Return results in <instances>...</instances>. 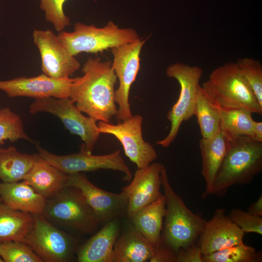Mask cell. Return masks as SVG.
<instances>
[{
    "instance_id": "cell-1",
    "label": "cell",
    "mask_w": 262,
    "mask_h": 262,
    "mask_svg": "<svg viewBox=\"0 0 262 262\" xmlns=\"http://www.w3.org/2000/svg\"><path fill=\"white\" fill-rule=\"evenodd\" d=\"M82 71V76L73 78L69 98L89 117L97 121L110 123L117 113L115 100L117 79L112 62L90 57Z\"/></svg>"
},
{
    "instance_id": "cell-2",
    "label": "cell",
    "mask_w": 262,
    "mask_h": 262,
    "mask_svg": "<svg viewBox=\"0 0 262 262\" xmlns=\"http://www.w3.org/2000/svg\"><path fill=\"white\" fill-rule=\"evenodd\" d=\"M262 171V142L248 136L230 140L215 177L211 195L222 197L233 185L252 182Z\"/></svg>"
},
{
    "instance_id": "cell-3",
    "label": "cell",
    "mask_w": 262,
    "mask_h": 262,
    "mask_svg": "<svg viewBox=\"0 0 262 262\" xmlns=\"http://www.w3.org/2000/svg\"><path fill=\"white\" fill-rule=\"evenodd\" d=\"M161 179L166 206L161 241L176 254L180 248L197 243L206 221L201 213L189 209L174 190L163 164Z\"/></svg>"
},
{
    "instance_id": "cell-4",
    "label": "cell",
    "mask_w": 262,
    "mask_h": 262,
    "mask_svg": "<svg viewBox=\"0 0 262 262\" xmlns=\"http://www.w3.org/2000/svg\"><path fill=\"white\" fill-rule=\"evenodd\" d=\"M201 87L209 103L216 109H243L262 114V107L236 63L214 69Z\"/></svg>"
},
{
    "instance_id": "cell-5",
    "label": "cell",
    "mask_w": 262,
    "mask_h": 262,
    "mask_svg": "<svg viewBox=\"0 0 262 262\" xmlns=\"http://www.w3.org/2000/svg\"><path fill=\"white\" fill-rule=\"evenodd\" d=\"M41 214L52 225L66 232L90 234L100 224L82 192L71 186L48 199Z\"/></svg>"
},
{
    "instance_id": "cell-6",
    "label": "cell",
    "mask_w": 262,
    "mask_h": 262,
    "mask_svg": "<svg viewBox=\"0 0 262 262\" xmlns=\"http://www.w3.org/2000/svg\"><path fill=\"white\" fill-rule=\"evenodd\" d=\"M57 36L62 45L74 56L82 52H101L139 38L134 29L120 28L112 21L101 28L77 22L74 24L72 32L62 31Z\"/></svg>"
},
{
    "instance_id": "cell-7",
    "label": "cell",
    "mask_w": 262,
    "mask_h": 262,
    "mask_svg": "<svg viewBox=\"0 0 262 262\" xmlns=\"http://www.w3.org/2000/svg\"><path fill=\"white\" fill-rule=\"evenodd\" d=\"M202 73V69L198 66L180 63L172 64L167 68V76L178 82L180 92L177 102L167 115L171 125L169 133L164 138L157 141V145L168 147L177 137L182 123L194 115Z\"/></svg>"
},
{
    "instance_id": "cell-8",
    "label": "cell",
    "mask_w": 262,
    "mask_h": 262,
    "mask_svg": "<svg viewBox=\"0 0 262 262\" xmlns=\"http://www.w3.org/2000/svg\"><path fill=\"white\" fill-rule=\"evenodd\" d=\"M29 112L49 113L58 117L71 133L82 140L81 150L92 153L100 134L97 121L82 115L69 98H36L30 106Z\"/></svg>"
},
{
    "instance_id": "cell-9",
    "label": "cell",
    "mask_w": 262,
    "mask_h": 262,
    "mask_svg": "<svg viewBox=\"0 0 262 262\" xmlns=\"http://www.w3.org/2000/svg\"><path fill=\"white\" fill-rule=\"evenodd\" d=\"M32 229L22 242L45 262H67L77 251V241L70 234L48 222L42 214H33Z\"/></svg>"
},
{
    "instance_id": "cell-10",
    "label": "cell",
    "mask_w": 262,
    "mask_h": 262,
    "mask_svg": "<svg viewBox=\"0 0 262 262\" xmlns=\"http://www.w3.org/2000/svg\"><path fill=\"white\" fill-rule=\"evenodd\" d=\"M146 41V39L138 38L111 49L113 56L112 66L119 81L115 93V102L118 106L116 117L118 122L132 116L129 102L130 91L140 69V53Z\"/></svg>"
},
{
    "instance_id": "cell-11",
    "label": "cell",
    "mask_w": 262,
    "mask_h": 262,
    "mask_svg": "<svg viewBox=\"0 0 262 262\" xmlns=\"http://www.w3.org/2000/svg\"><path fill=\"white\" fill-rule=\"evenodd\" d=\"M143 118L135 115L116 124L99 121L100 133L114 136L121 144L125 155L138 169L148 166L157 158L152 145L144 140L142 134Z\"/></svg>"
},
{
    "instance_id": "cell-12",
    "label": "cell",
    "mask_w": 262,
    "mask_h": 262,
    "mask_svg": "<svg viewBox=\"0 0 262 262\" xmlns=\"http://www.w3.org/2000/svg\"><path fill=\"white\" fill-rule=\"evenodd\" d=\"M36 148L41 157L67 174L100 169H112L123 173L125 174L124 180L126 181H130L132 179L130 169L118 150L101 155H94L81 150L77 153L58 155L40 146H37Z\"/></svg>"
},
{
    "instance_id": "cell-13",
    "label": "cell",
    "mask_w": 262,
    "mask_h": 262,
    "mask_svg": "<svg viewBox=\"0 0 262 262\" xmlns=\"http://www.w3.org/2000/svg\"><path fill=\"white\" fill-rule=\"evenodd\" d=\"M33 39L40 53L43 74L56 79H67L80 68V62L51 30L35 29Z\"/></svg>"
},
{
    "instance_id": "cell-14",
    "label": "cell",
    "mask_w": 262,
    "mask_h": 262,
    "mask_svg": "<svg viewBox=\"0 0 262 262\" xmlns=\"http://www.w3.org/2000/svg\"><path fill=\"white\" fill-rule=\"evenodd\" d=\"M66 185L82 192L100 224L115 219L126 210L128 197L125 191L118 194L106 191L94 185L81 172L67 174Z\"/></svg>"
},
{
    "instance_id": "cell-15",
    "label": "cell",
    "mask_w": 262,
    "mask_h": 262,
    "mask_svg": "<svg viewBox=\"0 0 262 262\" xmlns=\"http://www.w3.org/2000/svg\"><path fill=\"white\" fill-rule=\"evenodd\" d=\"M73 78L56 79L44 74L27 78L0 80V90L9 98H69Z\"/></svg>"
},
{
    "instance_id": "cell-16",
    "label": "cell",
    "mask_w": 262,
    "mask_h": 262,
    "mask_svg": "<svg viewBox=\"0 0 262 262\" xmlns=\"http://www.w3.org/2000/svg\"><path fill=\"white\" fill-rule=\"evenodd\" d=\"M162 165L154 163L137 169L130 183L123 188L128 197L126 212L129 218L155 201L162 194L160 187Z\"/></svg>"
},
{
    "instance_id": "cell-17",
    "label": "cell",
    "mask_w": 262,
    "mask_h": 262,
    "mask_svg": "<svg viewBox=\"0 0 262 262\" xmlns=\"http://www.w3.org/2000/svg\"><path fill=\"white\" fill-rule=\"evenodd\" d=\"M245 233L234 224L222 208L215 210L206 221L197 244L207 255L243 242Z\"/></svg>"
},
{
    "instance_id": "cell-18",
    "label": "cell",
    "mask_w": 262,
    "mask_h": 262,
    "mask_svg": "<svg viewBox=\"0 0 262 262\" xmlns=\"http://www.w3.org/2000/svg\"><path fill=\"white\" fill-rule=\"evenodd\" d=\"M119 231V226L115 219L106 223L100 230L78 247V262H113L114 248Z\"/></svg>"
},
{
    "instance_id": "cell-19",
    "label": "cell",
    "mask_w": 262,
    "mask_h": 262,
    "mask_svg": "<svg viewBox=\"0 0 262 262\" xmlns=\"http://www.w3.org/2000/svg\"><path fill=\"white\" fill-rule=\"evenodd\" d=\"M67 174L37 154L34 164L23 180L47 199L62 191L67 185Z\"/></svg>"
},
{
    "instance_id": "cell-20",
    "label": "cell",
    "mask_w": 262,
    "mask_h": 262,
    "mask_svg": "<svg viewBox=\"0 0 262 262\" xmlns=\"http://www.w3.org/2000/svg\"><path fill=\"white\" fill-rule=\"evenodd\" d=\"M230 141L220 131L214 136L199 141L201 174L205 182L203 198L211 196L213 183L229 147Z\"/></svg>"
},
{
    "instance_id": "cell-21",
    "label": "cell",
    "mask_w": 262,
    "mask_h": 262,
    "mask_svg": "<svg viewBox=\"0 0 262 262\" xmlns=\"http://www.w3.org/2000/svg\"><path fill=\"white\" fill-rule=\"evenodd\" d=\"M0 198L11 208L32 214H41L47 200L24 180L0 183Z\"/></svg>"
},
{
    "instance_id": "cell-22",
    "label": "cell",
    "mask_w": 262,
    "mask_h": 262,
    "mask_svg": "<svg viewBox=\"0 0 262 262\" xmlns=\"http://www.w3.org/2000/svg\"><path fill=\"white\" fill-rule=\"evenodd\" d=\"M154 247L132 224L116 240L113 262H145L149 261Z\"/></svg>"
},
{
    "instance_id": "cell-23",
    "label": "cell",
    "mask_w": 262,
    "mask_h": 262,
    "mask_svg": "<svg viewBox=\"0 0 262 262\" xmlns=\"http://www.w3.org/2000/svg\"><path fill=\"white\" fill-rule=\"evenodd\" d=\"M165 200L161 194L154 202L137 212L131 218L132 225L155 247L161 242Z\"/></svg>"
},
{
    "instance_id": "cell-24",
    "label": "cell",
    "mask_w": 262,
    "mask_h": 262,
    "mask_svg": "<svg viewBox=\"0 0 262 262\" xmlns=\"http://www.w3.org/2000/svg\"><path fill=\"white\" fill-rule=\"evenodd\" d=\"M33 214L11 208L0 198V242L23 241L33 225Z\"/></svg>"
},
{
    "instance_id": "cell-25",
    "label": "cell",
    "mask_w": 262,
    "mask_h": 262,
    "mask_svg": "<svg viewBox=\"0 0 262 262\" xmlns=\"http://www.w3.org/2000/svg\"><path fill=\"white\" fill-rule=\"evenodd\" d=\"M36 156L21 153L12 146L0 148V180L5 183L23 180L32 169Z\"/></svg>"
},
{
    "instance_id": "cell-26",
    "label": "cell",
    "mask_w": 262,
    "mask_h": 262,
    "mask_svg": "<svg viewBox=\"0 0 262 262\" xmlns=\"http://www.w3.org/2000/svg\"><path fill=\"white\" fill-rule=\"evenodd\" d=\"M220 116V131L229 141L241 136H252V113L243 109H216Z\"/></svg>"
},
{
    "instance_id": "cell-27",
    "label": "cell",
    "mask_w": 262,
    "mask_h": 262,
    "mask_svg": "<svg viewBox=\"0 0 262 262\" xmlns=\"http://www.w3.org/2000/svg\"><path fill=\"white\" fill-rule=\"evenodd\" d=\"M194 115L197 117L202 138H210L220 131L219 112L210 104L201 86L198 91Z\"/></svg>"
},
{
    "instance_id": "cell-28",
    "label": "cell",
    "mask_w": 262,
    "mask_h": 262,
    "mask_svg": "<svg viewBox=\"0 0 262 262\" xmlns=\"http://www.w3.org/2000/svg\"><path fill=\"white\" fill-rule=\"evenodd\" d=\"M203 262H261L260 251L243 242L230 247L202 256Z\"/></svg>"
},
{
    "instance_id": "cell-29",
    "label": "cell",
    "mask_w": 262,
    "mask_h": 262,
    "mask_svg": "<svg viewBox=\"0 0 262 262\" xmlns=\"http://www.w3.org/2000/svg\"><path fill=\"white\" fill-rule=\"evenodd\" d=\"M19 139L33 143L26 133L21 117L9 107L0 109V145L6 140L16 142Z\"/></svg>"
},
{
    "instance_id": "cell-30",
    "label": "cell",
    "mask_w": 262,
    "mask_h": 262,
    "mask_svg": "<svg viewBox=\"0 0 262 262\" xmlns=\"http://www.w3.org/2000/svg\"><path fill=\"white\" fill-rule=\"evenodd\" d=\"M0 257L4 262H43L29 246L22 241L0 242Z\"/></svg>"
},
{
    "instance_id": "cell-31",
    "label": "cell",
    "mask_w": 262,
    "mask_h": 262,
    "mask_svg": "<svg viewBox=\"0 0 262 262\" xmlns=\"http://www.w3.org/2000/svg\"><path fill=\"white\" fill-rule=\"evenodd\" d=\"M239 69L262 107V66L252 58H244L236 62Z\"/></svg>"
},
{
    "instance_id": "cell-32",
    "label": "cell",
    "mask_w": 262,
    "mask_h": 262,
    "mask_svg": "<svg viewBox=\"0 0 262 262\" xmlns=\"http://www.w3.org/2000/svg\"><path fill=\"white\" fill-rule=\"evenodd\" d=\"M66 0H40V8L45 12L46 20L51 23L58 33L70 25L69 17L64 12Z\"/></svg>"
},
{
    "instance_id": "cell-33",
    "label": "cell",
    "mask_w": 262,
    "mask_h": 262,
    "mask_svg": "<svg viewBox=\"0 0 262 262\" xmlns=\"http://www.w3.org/2000/svg\"><path fill=\"white\" fill-rule=\"evenodd\" d=\"M230 220L245 233L262 234V217L240 209H233L228 215Z\"/></svg>"
},
{
    "instance_id": "cell-34",
    "label": "cell",
    "mask_w": 262,
    "mask_h": 262,
    "mask_svg": "<svg viewBox=\"0 0 262 262\" xmlns=\"http://www.w3.org/2000/svg\"><path fill=\"white\" fill-rule=\"evenodd\" d=\"M203 254L197 243L180 248L176 253L177 262H203Z\"/></svg>"
},
{
    "instance_id": "cell-35",
    "label": "cell",
    "mask_w": 262,
    "mask_h": 262,
    "mask_svg": "<svg viewBox=\"0 0 262 262\" xmlns=\"http://www.w3.org/2000/svg\"><path fill=\"white\" fill-rule=\"evenodd\" d=\"M150 262H177L176 254L162 241L154 247Z\"/></svg>"
},
{
    "instance_id": "cell-36",
    "label": "cell",
    "mask_w": 262,
    "mask_h": 262,
    "mask_svg": "<svg viewBox=\"0 0 262 262\" xmlns=\"http://www.w3.org/2000/svg\"><path fill=\"white\" fill-rule=\"evenodd\" d=\"M247 211L255 215L262 217V195L258 199L252 202L248 207Z\"/></svg>"
},
{
    "instance_id": "cell-37",
    "label": "cell",
    "mask_w": 262,
    "mask_h": 262,
    "mask_svg": "<svg viewBox=\"0 0 262 262\" xmlns=\"http://www.w3.org/2000/svg\"><path fill=\"white\" fill-rule=\"evenodd\" d=\"M251 138L259 142H262V122L253 121L252 136Z\"/></svg>"
},
{
    "instance_id": "cell-38",
    "label": "cell",
    "mask_w": 262,
    "mask_h": 262,
    "mask_svg": "<svg viewBox=\"0 0 262 262\" xmlns=\"http://www.w3.org/2000/svg\"><path fill=\"white\" fill-rule=\"evenodd\" d=\"M0 262H4L3 260L0 257Z\"/></svg>"
}]
</instances>
